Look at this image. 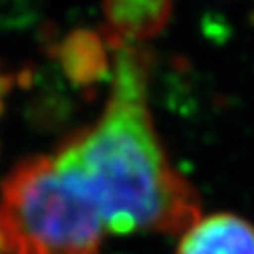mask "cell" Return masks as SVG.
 Instances as JSON below:
<instances>
[{"label": "cell", "mask_w": 254, "mask_h": 254, "mask_svg": "<svg viewBox=\"0 0 254 254\" xmlns=\"http://www.w3.org/2000/svg\"><path fill=\"white\" fill-rule=\"evenodd\" d=\"M104 38L113 53L108 104L51 156L91 198L106 232L181 236L201 217V201L154 128L147 104L153 57L145 47Z\"/></svg>", "instance_id": "obj_1"}, {"label": "cell", "mask_w": 254, "mask_h": 254, "mask_svg": "<svg viewBox=\"0 0 254 254\" xmlns=\"http://www.w3.org/2000/svg\"><path fill=\"white\" fill-rule=\"evenodd\" d=\"M8 254H98L106 228L91 198L51 154L28 156L0 185Z\"/></svg>", "instance_id": "obj_2"}, {"label": "cell", "mask_w": 254, "mask_h": 254, "mask_svg": "<svg viewBox=\"0 0 254 254\" xmlns=\"http://www.w3.org/2000/svg\"><path fill=\"white\" fill-rule=\"evenodd\" d=\"M175 0H102L104 34L125 44H143L158 36L172 19Z\"/></svg>", "instance_id": "obj_3"}, {"label": "cell", "mask_w": 254, "mask_h": 254, "mask_svg": "<svg viewBox=\"0 0 254 254\" xmlns=\"http://www.w3.org/2000/svg\"><path fill=\"white\" fill-rule=\"evenodd\" d=\"M64 77L75 87H91L111 75L113 53L102 32L75 28L51 49Z\"/></svg>", "instance_id": "obj_4"}, {"label": "cell", "mask_w": 254, "mask_h": 254, "mask_svg": "<svg viewBox=\"0 0 254 254\" xmlns=\"http://www.w3.org/2000/svg\"><path fill=\"white\" fill-rule=\"evenodd\" d=\"M175 254H254V224L234 213L200 217L181 234Z\"/></svg>", "instance_id": "obj_5"}, {"label": "cell", "mask_w": 254, "mask_h": 254, "mask_svg": "<svg viewBox=\"0 0 254 254\" xmlns=\"http://www.w3.org/2000/svg\"><path fill=\"white\" fill-rule=\"evenodd\" d=\"M13 87V75L8 72H4L0 68V113L4 111V104H6V96L9 94Z\"/></svg>", "instance_id": "obj_6"}, {"label": "cell", "mask_w": 254, "mask_h": 254, "mask_svg": "<svg viewBox=\"0 0 254 254\" xmlns=\"http://www.w3.org/2000/svg\"><path fill=\"white\" fill-rule=\"evenodd\" d=\"M0 254H8V241L2 230H0Z\"/></svg>", "instance_id": "obj_7"}]
</instances>
